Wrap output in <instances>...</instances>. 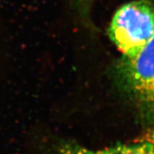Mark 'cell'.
Returning a JSON list of instances; mask_svg holds the SVG:
<instances>
[{
	"instance_id": "cell-1",
	"label": "cell",
	"mask_w": 154,
	"mask_h": 154,
	"mask_svg": "<svg viewBox=\"0 0 154 154\" xmlns=\"http://www.w3.org/2000/svg\"><path fill=\"white\" fill-rule=\"evenodd\" d=\"M108 32L123 57H134L154 36V1L134 0L120 6Z\"/></svg>"
},
{
	"instance_id": "cell-2",
	"label": "cell",
	"mask_w": 154,
	"mask_h": 154,
	"mask_svg": "<svg viewBox=\"0 0 154 154\" xmlns=\"http://www.w3.org/2000/svg\"><path fill=\"white\" fill-rule=\"evenodd\" d=\"M119 76L144 120L154 124V36L134 57H123Z\"/></svg>"
},
{
	"instance_id": "cell-3",
	"label": "cell",
	"mask_w": 154,
	"mask_h": 154,
	"mask_svg": "<svg viewBox=\"0 0 154 154\" xmlns=\"http://www.w3.org/2000/svg\"><path fill=\"white\" fill-rule=\"evenodd\" d=\"M56 154H153V150L148 142L137 138L131 143L116 144L97 149L67 142L60 145Z\"/></svg>"
},
{
	"instance_id": "cell-4",
	"label": "cell",
	"mask_w": 154,
	"mask_h": 154,
	"mask_svg": "<svg viewBox=\"0 0 154 154\" xmlns=\"http://www.w3.org/2000/svg\"><path fill=\"white\" fill-rule=\"evenodd\" d=\"M140 140H143V141H146L149 143L151 144L152 147V150H153L154 154V127L152 128H149L148 130L145 132L144 134H142L140 136L139 138H138Z\"/></svg>"
},
{
	"instance_id": "cell-5",
	"label": "cell",
	"mask_w": 154,
	"mask_h": 154,
	"mask_svg": "<svg viewBox=\"0 0 154 154\" xmlns=\"http://www.w3.org/2000/svg\"><path fill=\"white\" fill-rule=\"evenodd\" d=\"M76 1L79 2V4L84 6H86V5H87L88 2H89L90 0H76Z\"/></svg>"
}]
</instances>
